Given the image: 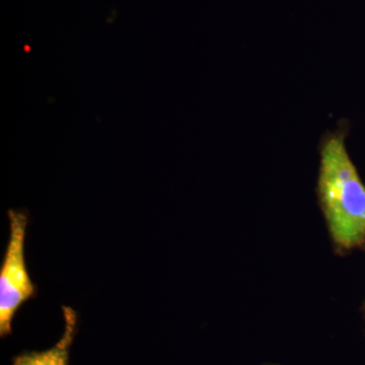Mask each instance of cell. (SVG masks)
Listing matches in <instances>:
<instances>
[{
  "label": "cell",
  "instance_id": "3957f363",
  "mask_svg": "<svg viewBox=\"0 0 365 365\" xmlns=\"http://www.w3.org/2000/svg\"><path fill=\"white\" fill-rule=\"evenodd\" d=\"M64 332L58 342L42 352H29L14 359V365H68L69 351L78 325V316L69 307H63Z\"/></svg>",
  "mask_w": 365,
  "mask_h": 365
},
{
  "label": "cell",
  "instance_id": "7a4b0ae2",
  "mask_svg": "<svg viewBox=\"0 0 365 365\" xmlns=\"http://www.w3.org/2000/svg\"><path fill=\"white\" fill-rule=\"evenodd\" d=\"M9 237L0 267V335L13 331L16 314L36 294V287L26 267L25 246L29 217L25 211L7 212Z\"/></svg>",
  "mask_w": 365,
  "mask_h": 365
},
{
  "label": "cell",
  "instance_id": "6da1fadb",
  "mask_svg": "<svg viewBox=\"0 0 365 365\" xmlns=\"http://www.w3.org/2000/svg\"><path fill=\"white\" fill-rule=\"evenodd\" d=\"M348 127L327 131L319 143L317 193L334 242L352 249L365 242V185L350 158L345 139Z\"/></svg>",
  "mask_w": 365,
  "mask_h": 365
}]
</instances>
